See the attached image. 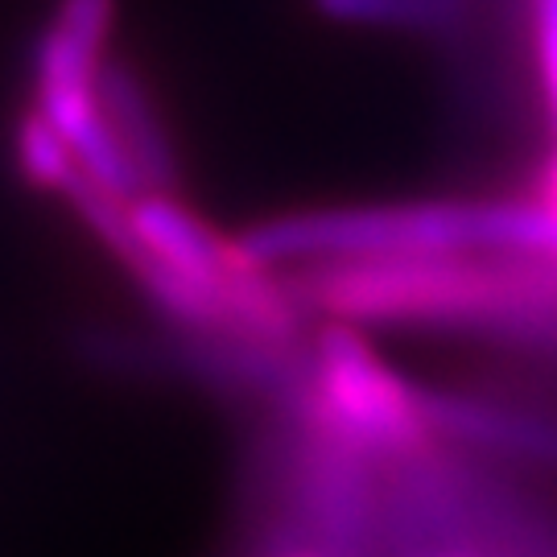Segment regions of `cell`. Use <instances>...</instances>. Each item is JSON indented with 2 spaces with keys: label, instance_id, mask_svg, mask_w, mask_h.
<instances>
[{
  "label": "cell",
  "instance_id": "obj_1",
  "mask_svg": "<svg viewBox=\"0 0 557 557\" xmlns=\"http://www.w3.org/2000/svg\"><path fill=\"white\" fill-rule=\"evenodd\" d=\"M306 319L356 331H438L557 356V260L524 252H397L285 269Z\"/></svg>",
  "mask_w": 557,
  "mask_h": 557
},
{
  "label": "cell",
  "instance_id": "obj_2",
  "mask_svg": "<svg viewBox=\"0 0 557 557\" xmlns=\"http://www.w3.org/2000/svg\"><path fill=\"white\" fill-rule=\"evenodd\" d=\"M446 450L397 467L409 492V545L400 557H557V529L517 499L483 492Z\"/></svg>",
  "mask_w": 557,
  "mask_h": 557
},
{
  "label": "cell",
  "instance_id": "obj_3",
  "mask_svg": "<svg viewBox=\"0 0 557 557\" xmlns=\"http://www.w3.org/2000/svg\"><path fill=\"white\" fill-rule=\"evenodd\" d=\"M96 100H100L103 116L116 133L124 158L137 174L140 190H165L174 195V182H178V149L170 137V124L161 116L158 100H153V87L145 83L133 62L112 59L100 66V79H96Z\"/></svg>",
  "mask_w": 557,
  "mask_h": 557
},
{
  "label": "cell",
  "instance_id": "obj_4",
  "mask_svg": "<svg viewBox=\"0 0 557 557\" xmlns=\"http://www.w3.org/2000/svg\"><path fill=\"white\" fill-rule=\"evenodd\" d=\"M430 418L442 442L479 446L492 455L529 458L557 471V418L520 405L483 397H438L430 393Z\"/></svg>",
  "mask_w": 557,
  "mask_h": 557
},
{
  "label": "cell",
  "instance_id": "obj_5",
  "mask_svg": "<svg viewBox=\"0 0 557 557\" xmlns=\"http://www.w3.org/2000/svg\"><path fill=\"white\" fill-rule=\"evenodd\" d=\"M319 17L351 29H388L413 38H462L475 21V0H310Z\"/></svg>",
  "mask_w": 557,
  "mask_h": 557
},
{
  "label": "cell",
  "instance_id": "obj_6",
  "mask_svg": "<svg viewBox=\"0 0 557 557\" xmlns=\"http://www.w3.org/2000/svg\"><path fill=\"white\" fill-rule=\"evenodd\" d=\"M524 46L549 145H557V0H524Z\"/></svg>",
  "mask_w": 557,
  "mask_h": 557
},
{
  "label": "cell",
  "instance_id": "obj_7",
  "mask_svg": "<svg viewBox=\"0 0 557 557\" xmlns=\"http://www.w3.org/2000/svg\"><path fill=\"white\" fill-rule=\"evenodd\" d=\"M281 557H331L326 549H310V545H298V549H285Z\"/></svg>",
  "mask_w": 557,
  "mask_h": 557
}]
</instances>
